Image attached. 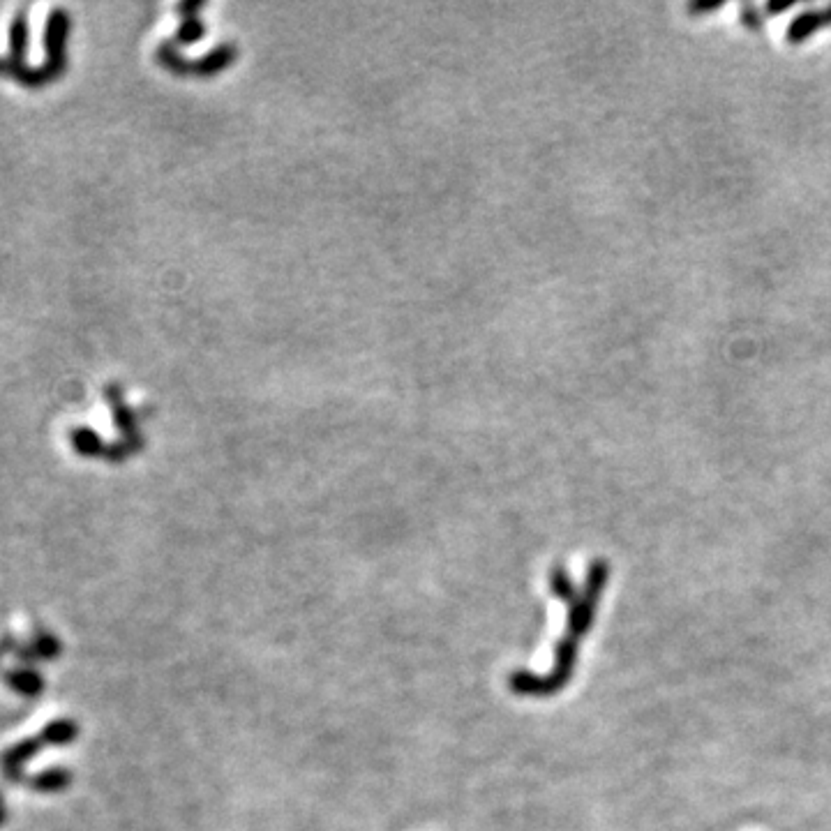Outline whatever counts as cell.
<instances>
[{
    "label": "cell",
    "instance_id": "cell-1",
    "mask_svg": "<svg viewBox=\"0 0 831 831\" xmlns=\"http://www.w3.org/2000/svg\"><path fill=\"white\" fill-rule=\"evenodd\" d=\"M44 746L47 744H44L42 737H31V739L19 741V744H14L12 748H7V751L3 753V758H0V767H3V774L7 781L26 783L24 765L31 758H35V753H40Z\"/></svg>",
    "mask_w": 831,
    "mask_h": 831
},
{
    "label": "cell",
    "instance_id": "cell-2",
    "mask_svg": "<svg viewBox=\"0 0 831 831\" xmlns=\"http://www.w3.org/2000/svg\"><path fill=\"white\" fill-rule=\"evenodd\" d=\"M831 26V5L822 7V10H808L792 21L785 31V40L788 44H801L806 42L813 33H818L820 28Z\"/></svg>",
    "mask_w": 831,
    "mask_h": 831
},
{
    "label": "cell",
    "instance_id": "cell-3",
    "mask_svg": "<svg viewBox=\"0 0 831 831\" xmlns=\"http://www.w3.org/2000/svg\"><path fill=\"white\" fill-rule=\"evenodd\" d=\"M14 656L19 658L21 663L31 665L35 661H51V658L61 656V642H58L54 635L37 631L35 640L31 645H17L14 647Z\"/></svg>",
    "mask_w": 831,
    "mask_h": 831
},
{
    "label": "cell",
    "instance_id": "cell-4",
    "mask_svg": "<svg viewBox=\"0 0 831 831\" xmlns=\"http://www.w3.org/2000/svg\"><path fill=\"white\" fill-rule=\"evenodd\" d=\"M3 677L12 691L26 695V698H37V695L44 691V679L40 672H35V670L21 668L14 672H3Z\"/></svg>",
    "mask_w": 831,
    "mask_h": 831
},
{
    "label": "cell",
    "instance_id": "cell-5",
    "mask_svg": "<svg viewBox=\"0 0 831 831\" xmlns=\"http://www.w3.org/2000/svg\"><path fill=\"white\" fill-rule=\"evenodd\" d=\"M70 783H72L70 771L63 769V767L47 769V771H42V774H37L33 778H26V785L35 792H61Z\"/></svg>",
    "mask_w": 831,
    "mask_h": 831
},
{
    "label": "cell",
    "instance_id": "cell-6",
    "mask_svg": "<svg viewBox=\"0 0 831 831\" xmlns=\"http://www.w3.org/2000/svg\"><path fill=\"white\" fill-rule=\"evenodd\" d=\"M77 735H79L77 723L70 721V718H58V721H51L49 725H44V730L40 732V737L44 739V744L47 746L72 744V741L77 739Z\"/></svg>",
    "mask_w": 831,
    "mask_h": 831
},
{
    "label": "cell",
    "instance_id": "cell-7",
    "mask_svg": "<svg viewBox=\"0 0 831 831\" xmlns=\"http://www.w3.org/2000/svg\"><path fill=\"white\" fill-rule=\"evenodd\" d=\"M741 21H744L748 28H760L762 24H765V19H762V10L758 5H751V3H746L744 7H741Z\"/></svg>",
    "mask_w": 831,
    "mask_h": 831
},
{
    "label": "cell",
    "instance_id": "cell-8",
    "mask_svg": "<svg viewBox=\"0 0 831 831\" xmlns=\"http://www.w3.org/2000/svg\"><path fill=\"white\" fill-rule=\"evenodd\" d=\"M718 7H723V3H693L688 5V12L693 14H700V12H711V10H718Z\"/></svg>",
    "mask_w": 831,
    "mask_h": 831
},
{
    "label": "cell",
    "instance_id": "cell-9",
    "mask_svg": "<svg viewBox=\"0 0 831 831\" xmlns=\"http://www.w3.org/2000/svg\"><path fill=\"white\" fill-rule=\"evenodd\" d=\"M5 804H3V797H0V825H5Z\"/></svg>",
    "mask_w": 831,
    "mask_h": 831
}]
</instances>
